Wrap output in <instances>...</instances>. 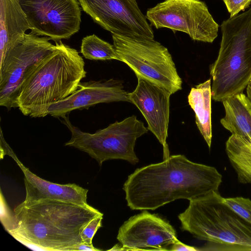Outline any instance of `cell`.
I'll list each match as a JSON object with an SVG mask.
<instances>
[{"label":"cell","mask_w":251,"mask_h":251,"mask_svg":"<svg viewBox=\"0 0 251 251\" xmlns=\"http://www.w3.org/2000/svg\"><path fill=\"white\" fill-rule=\"evenodd\" d=\"M16 227L8 232L35 251H72L82 243L80 233L94 218L102 214L91 206L46 201L14 209Z\"/></svg>","instance_id":"obj_2"},{"label":"cell","mask_w":251,"mask_h":251,"mask_svg":"<svg viewBox=\"0 0 251 251\" xmlns=\"http://www.w3.org/2000/svg\"><path fill=\"white\" fill-rule=\"evenodd\" d=\"M31 32L55 42L78 32L81 8L78 0H19Z\"/></svg>","instance_id":"obj_10"},{"label":"cell","mask_w":251,"mask_h":251,"mask_svg":"<svg viewBox=\"0 0 251 251\" xmlns=\"http://www.w3.org/2000/svg\"><path fill=\"white\" fill-rule=\"evenodd\" d=\"M102 213L92 219L83 228L80 233L82 243L93 245L92 240L98 230L102 226Z\"/></svg>","instance_id":"obj_23"},{"label":"cell","mask_w":251,"mask_h":251,"mask_svg":"<svg viewBox=\"0 0 251 251\" xmlns=\"http://www.w3.org/2000/svg\"><path fill=\"white\" fill-rule=\"evenodd\" d=\"M247 98L251 103V80L248 83L247 86Z\"/></svg>","instance_id":"obj_27"},{"label":"cell","mask_w":251,"mask_h":251,"mask_svg":"<svg viewBox=\"0 0 251 251\" xmlns=\"http://www.w3.org/2000/svg\"><path fill=\"white\" fill-rule=\"evenodd\" d=\"M217 59L210 66L212 99L222 102L242 93L251 80V7L224 21Z\"/></svg>","instance_id":"obj_5"},{"label":"cell","mask_w":251,"mask_h":251,"mask_svg":"<svg viewBox=\"0 0 251 251\" xmlns=\"http://www.w3.org/2000/svg\"><path fill=\"white\" fill-rule=\"evenodd\" d=\"M222 176L213 167L193 162L182 154L137 169L123 190L132 210H155L178 199L191 200L219 191Z\"/></svg>","instance_id":"obj_1"},{"label":"cell","mask_w":251,"mask_h":251,"mask_svg":"<svg viewBox=\"0 0 251 251\" xmlns=\"http://www.w3.org/2000/svg\"><path fill=\"white\" fill-rule=\"evenodd\" d=\"M0 222L5 230L8 233L16 226V219L14 211L12 212L8 206L2 191H0Z\"/></svg>","instance_id":"obj_22"},{"label":"cell","mask_w":251,"mask_h":251,"mask_svg":"<svg viewBox=\"0 0 251 251\" xmlns=\"http://www.w3.org/2000/svg\"><path fill=\"white\" fill-rule=\"evenodd\" d=\"M82 10L112 34L154 39L136 0H78Z\"/></svg>","instance_id":"obj_11"},{"label":"cell","mask_w":251,"mask_h":251,"mask_svg":"<svg viewBox=\"0 0 251 251\" xmlns=\"http://www.w3.org/2000/svg\"><path fill=\"white\" fill-rule=\"evenodd\" d=\"M49 37L25 33L0 65V105L17 108V100L25 79L55 49Z\"/></svg>","instance_id":"obj_8"},{"label":"cell","mask_w":251,"mask_h":251,"mask_svg":"<svg viewBox=\"0 0 251 251\" xmlns=\"http://www.w3.org/2000/svg\"><path fill=\"white\" fill-rule=\"evenodd\" d=\"M226 151L238 181L251 184V139L231 134L226 142Z\"/></svg>","instance_id":"obj_19"},{"label":"cell","mask_w":251,"mask_h":251,"mask_svg":"<svg viewBox=\"0 0 251 251\" xmlns=\"http://www.w3.org/2000/svg\"><path fill=\"white\" fill-rule=\"evenodd\" d=\"M85 62L76 50L55 42L48 55L25 79L17 100L25 116H47L49 107L73 94L85 77Z\"/></svg>","instance_id":"obj_3"},{"label":"cell","mask_w":251,"mask_h":251,"mask_svg":"<svg viewBox=\"0 0 251 251\" xmlns=\"http://www.w3.org/2000/svg\"><path fill=\"white\" fill-rule=\"evenodd\" d=\"M211 79L192 87L188 96L197 127L210 148L212 140Z\"/></svg>","instance_id":"obj_18"},{"label":"cell","mask_w":251,"mask_h":251,"mask_svg":"<svg viewBox=\"0 0 251 251\" xmlns=\"http://www.w3.org/2000/svg\"><path fill=\"white\" fill-rule=\"evenodd\" d=\"M4 154L15 160L24 175L25 198L19 206H28L46 201H57L90 206L87 201L88 189L74 183L58 184L40 177L23 164L9 146L6 147Z\"/></svg>","instance_id":"obj_15"},{"label":"cell","mask_w":251,"mask_h":251,"mask_svg":"<svg viewBox=\"0 0 251 251\" xmlns=\"http://www.w3.org/2000/svg\"><path fill=\"white\" fill-rule=\"evenodd\" d=\"M189 201L178 217L182 230L207 242L201 250L251 251V224L225 202L219 191Z\"/></svg>","instance_id":"obj_4"},{"label":"cell","mask_w":251,"mask_h":251,"mask_svg":"<svg viewBox=\"0 0 251 251\" xmlns=\"http://www.w3.org/2000/svg\"><path fill=\"white\" fill-rule=\"evenodd\" d=\"M29 29L19 0H0V65L9 50Z\"/></svg>","instance_id":"obj_16"},{"label":"cell","mask_w":251,"mask_h":251,"mask_svg":"<svg viewBox=\"0 0 251 251\" xmlns=\"http://www.w3.org/2000/svg\"><path fill=\"white\" fill-rule=\"evenodd\" d=\"M230 17L237 15L240 12L244 11L251 3V0H223Z\"/></svg>","instance_id":"obj_24"},{"label":"cell","mask_w":251,"mask_h":251,"mask_svg":"<svg viewBox=\"0 0 251 251\" xmlns=\"http://www.w3.org/2000/svg\"><path fill=\"white\" fill-rule=\"evenodd\" d=\"M135 90L128 93L130 102L140 111L148 128L163 146V160L170 157L166 142L170 116V98L172 95L165 89L141 76Z\"/></svg>","instance_id":"obj_13"},{"label":"cell","mask_w":251,"mask_h":251,"mask_svg":"<svg viewBox=\"0 0 251 251\" xmlns=\"http://www.w3.org/2000/svg\"><path fill=\"white\" fill-rule=\"evenodd\" d=\"M128 93L119 80L80 82L78 89L73 94L51 104L48 108L47 115L61 118L74 110L87 108L100 103L130 102Z\"/></svg>","instance_id":"obj_14"},{"label":"cell","mask_w":251,"mask_h":251,"mask_svg":"<svg viewBox=\"0 0 251 251\" xmlns=\"http://www.w3.org/2000/svg\"><path fill=\"white\" fill-rule=\"evenodd\" d=\"M117 238L122 245H116L109 251H170L178 240L167 221L146 210L126 221Z\"/></svg>","instance_id":"obj_12"},{"label":"cell","mask_w":251,"mask_h":251,"mask_svg":"<svg viewBox=\"0 0 251 251\" xmlns=\"http://www.w3.org/2000/svg\"><path fill=\"white\" fill-rule=\"evenodd\" d=\"M225 116L220 123L231 134L251 139V103L242 93L229 97L223 101Z\"/></svg>","instance_id":"obj_17"},{"label":"cell","mask_w":251,"mask_h":251,"mask_svg":"<svg viewBox=\"0 0 251 251\" xmlns=\"http://www.w3.org/2000/svg\"><path fill=\"white\" fill-rule=\"evenodd\" d=\"M80 52L85 58L90 60L119 61L113 45L95 34L87 36L82 39Z\"/></svg>","instance_id":"obj_20"},{"label":"cell","mask_w":251,"mask_h":251,"mask_svg":"<svg viewBox=\"0 0 251 251\" xmlns=\"http://www.w3.org/2000/svg\"><path fill=\"white\" fill-rule=\"evenodd\" d=\"M119 58L141 76L171 94L182 89V81L167 48L154 39L112 34Z\"/></svg>","instance_id":"obj_7"},{"label":"cell","mask_w":251,"mask_h":251,"mask_svg":"<svg viewBox=\"0 0 251 251\" xmlns=\"http://www.w3.org/2000/svg\"><path fill=\"white\" fill-rule=\"evenodd\" d=\"M146 17L157 29L183 32L195 41L211 43L218 36L219 25L200 0H165L149 8Z\"/></svg>","instance_id":"obj_9"},{"label":"cell","mask_w":251,"mask_h":251,"mask_svg":"<svg viewBox=\"0 0 251 251\" xmlns=\"http://www.w3.org/2000/svg\"><path fill=\"white\" fill-rule=\"evenodd\" d=\"M100 251L96 248L93 245H88L81 243L73 249L72 251Z\"/></svg>","instance_id":"obj_26"},{"label":"cell","mask_w":251,"mask_h":251,"mask_svg":"<svg viewBox=\"0 0 251 251\" xmlns=\"http://www.w3.org/2000/svg\"><path fill=\"white\" fill-rule=\"evenodd\" d=\"M224 201L237 214L251 224V200L236 197L224 198Z\"/></svg>","instance_id":"obj_21"},{"label":"cell","mask_w":251,"mask_h":251,"mask_svg":"<svg viewBox=\"0 0 251 251\" xmlns=\"http://www.w3.org/2000/svg\"><path fill=\"white\" fill-rule=\"evenodd\" d=\"M170 251H200L199 249L196 248L194 247L188 246L181 242L179 240L175 242L172 245L171 247Z\"/></svg>","instance_id":"obj_25"},{"label":"cell","mask_w":251,"mask_h":251,"mask_svg":"<svg viewBox=\"0 0 251 251\" xmlns=\"http://www.w3.org/2000/svg\"><path fill=\"white\" fill-rule=\"evenodd\" d=\"M61 118L71 133V138L65 146L87 153L100 166L112 159L124 160L133 165L139 162L134 150L136 141L149 129L136 116L116 121L94 133L81 131L73 125L66 116Z\"/></svg>","instance_id":"obj_6"}]
</instances>
